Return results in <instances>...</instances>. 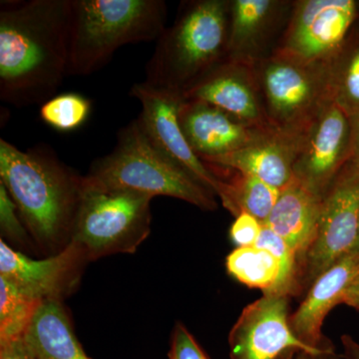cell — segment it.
<instances>
[{
  "instance_id": "1",
  "label": "cell",
  "mask_w": 359,
  "mask_h": 359,
  "mask_svg": "<svg viewBox=\"0 0 359 359\" xmlns=\"http://www.w3.org/2000/svg\"><path fill=\"white\" fill-rule=\"evenodd\" d=\"M72 0L1 1L0 99L43 104L67 76Z\"/></svg>"
},
{
  "instance_id": "2",
  "label": "cell",
  "mask_w": 359,
  "mask_h": 359,
  "mask_svg": "<svg viewBox=\"0 0 359 359\" xmlns=\"http://www.w3.org/2000/svg\"><path fill=\"white\" fill-rule=\"evenodd\" d=\"M0 183L40 252L52 256L70 244L83 176L66 166L50 148L21 151L1 139Z\"/></svg>"
},
{
  "instance_id": "3",
  "label": "cell",
  "mask_w": 359,
  "mask_h": 359,
  "mask_svg": "<svg viewBox=\"0 0 359 359\" xmlns=\"http://www.w3.org/2000/svg\"><path fill=\"white\" fill-rule=\"evenodd\" d=\"M230 0L182 2L174 25L157 40L148 84L183 93L228 58Z\"/></svg>"
},
{
  "instance_id": "4",
  "label": "cell",
  "mask_w": 359,
  "mask_h": 359,
  "mask_svg": "<svg viewBox=\"0 0 359 359\" xmlns=\"http://www.w3.org/2000/svg\"><path fill=\"white\" fill-rule=\"evenodd\" d=\"M163 0H72L67 76H87L124 45L158 40L166 29Z\"/></svg>"
},
{
  "instance_id": "5",
  "label": "cell",
  "mask_w": 359,
  "mask_h": 359,
  "mask_svg": "<svg viewBox=\"0 0 359 359\" xmlns=\"http://www.w3.org/2000/svg\"><path fill=\"white\" fill-rule=\"evenodd\" d=\"M84 183L154 198H176L204 211L218 208L216 196L155 147L135 119L119 130L115 148L92 163Z\"/></svg>"
},
{
  "instance_id": "6",
  "label": "cell",
  "mask_w": 359,
  "mask_h": 359,
  "mask_svg": "<svg viewBox=\"0 0 359 359\" xmlns=\"http://www.w3.org/2000/svg\"><path fill=\"white\" fill-rule=\"evenodd\" d=\"M153 198L84 183L71 243L89 262L116 254H133L150 235Z\"/></svg>"
},
{
  "instance_id": "7",
  "label": "cell",
  "mask_w": 359,
  "mask_h": 359,
  "mask_svg": "<svg viewBox=\"0 0 359 359\" xmlns=\"http://www.w3.org/2000/svg\"><path fill=\"white\" fill-rule=\"evenodd\" d=\"M254 68L264 109L273 128L304 133L330 100L327 62L304 63L273 53Z\"/></svg>"
},
{
  "instance_id": "8",
  "label": "cell",
  "mask_w": 359,
  "mask_h": 359,
  "mask_svg": "<svg viewBox=\"0 0 359 359\" xmlns=\"http://www.w3.org/2000/svg\"><path fill=\"white\" fill-rule=\"evenodd\" d=\"M359 228V165L342 168L325 193L320 224L299 273V290L309 289L340 259L353 252Z\"/></svg>"
},
{
  "instance_id": "9",
  "label": "cell",
  "mask_w": 359,
  "mask_h": 359,
  "mask_svg": "<svg viewBox=\"0 0 359 359\" xmlns=\"http://www.w3.org/2000/svg\"><path fill=\"white\" fill-rule=\"evenodd\" d=\"M358 18L354 0H295L273 53L304 63L328 62Z\"/></svg>"
},
{
  "instance_id": "10",
  "label": "cell",
  "mask_w": 359,
  "mask_h": 359,
  "mask_svg": "<svg viewBox=\"0 0 359 359\" xmlns=\"http://www.w3.org/2000/svg\"><path fill=\"white\" fill-rule=\"evenodd\" d=\"M130 94L141 103L137 120L155 147L201 185L219 196L222 179L194 152L180 126L181 92L157 88L144 81L135 84Z\"/></svg>"
},
{
  "instance_id": "11",
  "label": "cell",
  "mask_w": 359,
  "mask_h": 359,
  "mask_svg": "<svg viewBox=\"0 0 359 359\" xmlns=\"http://www.w3.org/2000/svg\"><path fill=\"white\" fill-rule=\"evenodd\" d=\"M351 158V118L327 101L304 131L294 179L323 198Z\"/></svg>"
},
{
  "instance_id": "12",
  "label": "cell",
  "mask_w": 359,
  "mask_h": 359,
  "mask_svg": "<svg viewBox=\"0 0 359 359\" xmlns=\"http://www.w3.org/2000/svg\"><path fill=\"white\" fill-rule=\"evenodd\" d=\"M287 295L264 294L243 309L229 334L231 359H278L290 349L332 353L334 346L316 349L301 341L290 325Z\"/></svg>"
},
{
  "instance_id": "13",
  "label": "cell",
  "mask_w": 359,
  "mask_h": 359,
  "mask_svg": "<svg viewBox=\"0 0 359 359\" xmlns=\"http://www.w3.org/2000/svg\"><path fill=\"white\" fill-rule=\"evenodd\" d=\"M88 263L74 243L58 254L34 259L0 240V278L39 302H62L76 290Z\"/></svg>"
},
{
  "instance_id": "14",
  "label": "cell",
  "mask_w": 359,
  "mask_h": 359,
  "mask_svg": "<svg viewBox=\"0 0 359 359\" xmlns=\"http://www.w3.org/2000/svg\"><path fill=\"white\" fill-rule=\"evenodd\" d=\"M182 95L186 100L216 106L250 126L273 128L264 109L254 66L226 59L191 85Z\"/></svg>"
},
{
  "instance_id": "15",
  "label": "cell",
  "mask_w": 359,
  "mask_h": 359,
  "mask_svg": "<svg viewBox=\"0 0 359 359\" xmlns=\"http://www.w3.org/2000/svg\"><path fill=\"white\" fill-rule=\"evenodd\" d=\"M294 1L230 0L228 58L254 66L275 51Z\"/></svg>"
},
{
  "instance_id": "16",
  "label": "cell",
  "mask_w": 359,
  "mask_h": 359,
  "mask_svg": "<svg viewBox=\"0 0 359 359\" xmlns=\"http://www.w3.org/2000/svg\"><path fill=\"white\" fill-rule=\"evenodd\" d=\"M179 122L187 141L203 162L236 152L271 130L250 126L211 104L184 98Z\"/></svg>"
},
{
  "instance_id": "17",
  "label": "cell",
  "mask_w": 359,
  "mask_h": 359,
  "mask_svg": "<svg viewBox=\"0 0 359 359\" xmlns=\"http://www.w3.org/2000/svg\"><path fill=\"white\" fill-rule=\"evenodd\" d=\"M304 133L271 129L240 150L205 163L252 175L282 191L294 180V163Z\"/></svg>"
},
{
  "instance_id": "18",
  "label": "cell",
  "mask_w": 359,
  "mask_h": 359,
  "mask_svg": "<svg viewBox=\"0 0 359 359\" xmlns=\"http://www.w3.org/2000/svg\"><path fill=\"white\" fill-rule=\"evenodd\" d=\"M358 275L359 256L351 252L318 276L290 316V327L297 339L316 349L334 346L323 334V323L330 311L341 304L344 290Z\"/></svg>"
},
{
  "instance_id": "19",
  "label": "cell",
  "mask_w": 359,
  "mask_h": 359,
  "mask_svg": "<svg viewBox=\"0 0 359 359\" xmlns=\"http://www.w3.org/2000/svg\"><path fill=\"white\" fill-rule=\"evenodd\" d=\"M323 200V197L294 179L280 191L278 202L264 224L294 250L299 259V273L306 252L318 233Z\"/></svg>"
},
{
  "instance_id": "20",
  "label": "cell",
  "mask_w": 359,
  "mask_h": 359,
  "mask_svg": "<svg viewBox=\"0 0 359 359\" xmlns=\"http://www.w3.org/2000/svg\"><path fill=\"white\" fill-rule=\"evenodd\" d=\"M23 340L37 359H91L75 335L61 302L40 304Z\"/></svg>"
},
{
  "instance_id": "21",
  "label": "cell",
  "mask_w": 359,
  "mask_h": 359,
  "mask_svg": "<svg viewBox=\"0 0 359 359\" xmlns=\"http://www.w3.org/2000/svg\"><path fill=\"white\" fill-rule=\"evenodd\" d=\"M228 170L230 176L219 177L223 181L218 196L222 205L235 218L241 212H245L263 224L266 223L278 202L280 190L252 175Z\"/></svg>"
},
{
  "instance_id": "22",
  "label": "cell",
  "mask_w": 359,
  "mask_h": 359,
  "mask_svg": "<svg viewBox=\"0 0 359 359\" xmlns=\"http://www.w3.org/2000/svg\"><path fill=\"white\" fill-rule=\"evenodd\" d=\"M327 76L330 100L348 117L358 115L359 33L354 26L339 50L328 61Z\"/></svg>"
},
{
  "instance_id": "23",
  "label": "cell",
  "mask_w": 359,
  "mask_h": 359,
  "mask_svg": "<svg viewBox=\"0 0 359 359\" xmlns=\"http://www.w3.org/2000/svg\"><path fill=\"white\" fill-rule=\"evenodd\" d=\"M229 275L264 294H275L280 276V264L268 250L252 247L237 248L226 257Z\"/></svg>"
},
{
  "instance_id": "24",
  "label": "cell",
  "mask_w": 359,
  "mask_h": 359,
  "mask_svg": "<svg viewBox=\"0 0 359 359\" xmlns=\"http://www.w3.org/2000/svg\"><path fill=\"white\" fill-rule=\"evenodd\" d=\"M41 304L0 278V344L23 339Z\"/></svg>"
},
{
  "instance_id": "25",
  "label": "cell",
  "mask_w": 359,
  "mask_h": 359,
  "mask_svg": "<svg viewBox=\"0 0 359 359\" xmlns=\"http://www.w3.org/2000/svg\"><path fill=\"white\" fill-rule=\"evenodd\" d=\"M91 107V101L80 94H60L42 104L40 118L57 131H74L88 119Z\"/></svg>"
},
{
  "instance_id": "26",
  "label": "cell",
  "mask_w": 359,
  "mask_h": 359,
  "mask_svg": "<svg viewBox=\"0 0 359 359\" xmlns=\"http://www.w3.org/2000/svg\"><path fill=\"white\" fill-rule=\"evenodd\" d=\"M0 231L1 240L11 243L18 250L30 252L35 248L37 249L29 231L21 221L16 205L2 183H0Z\"/></svg>"
},
{
  "instance_id": "27",
  "label": "cell",
  "mask_w": 359,
  "mask_h": 359,
  "mask_svg": "<svg viewBox=\"0 0 359 359\" xmlns=\"http://www.w3.org/2000/svg\"><path fill=\"white\" fill-rule=\"evenodd\" d=\"M169 359H210L197 340L183 323L174 327L170 346Z\"/></svg>"
},
{
  "instance_id": "28",
  "label": "cell",
  "mask_w": 359,
  "mask_h": 359,
  "mask_svg": "<svg viewBox=\"0 0 359 359\" xmlns=\"http://www.w3.org/2000/svg\"><path fill=\"white\" fill-rule=\"evenodd\" d=\"M264 224L248 212H243L236 217L231 226L230 238L237 248L256 245L263 231Z\"/></svg>"
},
{
  "instance_id": "29",
  "label": "cell",
  "mask_w": 359,
  "mask_h": 359,
  "mask_svg": "<svg viewBox=\"0 0 359 359\" xmlns=\"http://www.w3.org/2000/svg\"><path fill=\"white\" fill-rule=\"evenodd\" d=\"M0 359H37L27 348L25 340L0 344Z\"/></svg>"
},
{
  "instance_id": "30",
  "label": "cell",
  "mask_w": 359,
  "mask_h": 359,
  "mask_svg": "<svg viewBox=\"0 0 359 359\" xmlns=\"http://www.w3.org/2000/svg\"><path fill=\"white\" fill-rule=\"evenodd\" d=\"M341 344L342 353H335L330 359H359V342L351 335H342Z\"/></svg>"
},
{
  "instance_id": "31",
  "label": "cell",
  "mask_w": 359,
  "mask_h": 359,
  "mask_svg": "<svg viewBox=\"0 0 359 359\" xmlns=\"http://www.w3.org/2000/svg\"><path fill=\"white\" fill-rule=\"evenodd\" d=\"M346 304L359 311V275L353 278L344 290L341 297V304Z\"/></svg>"
},
{
  "instance_id": "32",
  "label": "cell",
  "mask_w": 359,
  "mask_h": 359,
  "mask_svg": "<svg viewBox=\"0 0 359 359\" xmlns=\"http://www.w3.org/2000/svg\"><path fill=\"white\" fill-rule=\"evenodd\" d=\"M335 353L337 351L313 353H309V351H301V349H290V351L283 353L278 359H330V356Z\"/></svg>"
},
{
  "instance_id": "33",
  "label": "cell",
  "mask_w": 359,
  "mask_h": 359,
  "mask_svg": "<svg viewBox=\"0 0 359 359\" xmlns=\"http://www.w3.org/2000/svg\"><path fill=\"white\" fill-rule=\"evenodd\" d=\"M349 118L351 123V161L359 165V114Z\"/></svg>"
},
{
  "instance_id": "34",
  "label": "cell",
  "mask_w": 359,
  "mask_h": 359,
  "mask_svg": "<svg viewBox=\"0 0 359 359\" xmlns=\"http://www.w3.org/2000/svg\"><path fill=\"white\" fill-rule=\"evenodd\" d=\"M353 252H355L359 256V228H358V242H356L355 248H354Z\"/></svg>"
}]
</instances>
